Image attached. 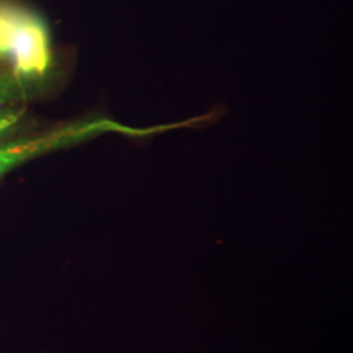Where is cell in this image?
Listing matches in <instances>:
<instances>
[{
    "label": "cell",
    "instance_id": "obj_1",
    "mask_svg": "<svg viewBox=\"0 0 353 353\" xmlns=\"http://www.w3.org/2000/svg\"><path fill=\"white\" fill-rule=\"evenodd\" d=\"M12 23L10 55L13 72L23 77L45 75L50 64L49 36L42 21L32 13L10 8Z\"/></svg>",
    "mask_w": 353,
    "mask_h": 353
},
{
    "label": "cell",
    "instance_id": "obj_2",
    "mask_svg": "<svg viewBox=\"0 0 353 353\" xmlns=\"http://www.w3.org/2000/svg\"><path fill=\"white\" fill-rule=\"evenodd\" d=\"M93 128L96 127H64L0 143V178L37 156L70 143L85 132L93 131Z\"/></svg>",
    "mask_w": 353,
    "mask_h": 353
},
{
    "label": "cell",
    "instance_id": "obj_3",
    "mask_svg": "<svg viewBox=\"0 0 353 353\" xmlns=\"http://www.w3.org/2000/svg\"><path fill=\"white\" fill-rule=\"evenodd\" d=\"M24 77L14 72L0 74V101H8L21 97L26 93Z\"/></svg>",
    "mask_w": 353,
    "mask_h": 353
},
{
    "label": "cell",
    "instance_id": "obj_4",
    "mask_svg": "<svg viewBox=\"0 0 353 353\" xmlns=\"http://www.w3.org/2000/svg\"><path fill=\"white\" fill-rule=\"evenodd\" d=\"M11 34H12V23L10 16V7L0 6V58L10 55Z\"/></svg>",
    "mask_w": 353,
    "mask_h": 353
},
{
    "label": "cell",
    "instance_id": "obj_5",
    "mask_svg": "<svg viewBox=\"0 0 353 353\" xmlns=\"http://www.w3.org/2000/svg\"><path fill=\"white\" fill-rule=\"evenodd\" d=\"M24 109L4 108L0 109V140L8 137L17 125L21 122Z\"/></svg>",
    "mask_w": 353,
    "mask_h": 353
}]
</instances>
